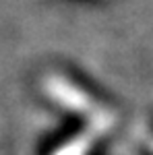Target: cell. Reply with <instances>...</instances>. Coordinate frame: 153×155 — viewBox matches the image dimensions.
Listing matches in <instances>:
<instances>
[]
</instances>
